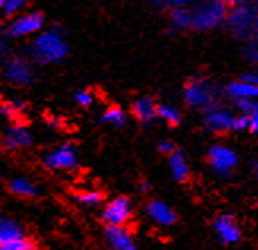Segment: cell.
Returning <instances> with one entry per match:
<instances>
[{
	"mask_svg": "<svg viewBox=\"0 0 258 250\" xmlns=\"http://www.w3.org/2000/svg\"><path fill=\"white\" fill-rule=\"evenodd\" d=\"M69 54V44L59 30H46L33 40L30 46V57L37 64L48 65L63 60Z\"/></svg>",
	"mask_w": 258,
	"mask_h": 250,
	"instance_id": "1",
	"label": "cell"
},
{
	"mask_svg": "<svg viewBox=\"0 0 258 250\" xmlns=\"http://www.w3.org/2000/svg\"><path fill=\"white\" fill-rule=\"evenodd\" d=\"M43 166L49 171H73L78 168V152L72 143H63L43 157Z\"/></svg>",
	"mask_w": 258,
	"mask_h": 250,
	"instance_id": "2",
	"label": "cell"
},
{
	"mask_svg": "<svg viewBox=\"0 0 258 250\" xmlns=\"http://www.w3.org/2000/svg\"><path fill=\"white\" fill-rule=\"evenodd\" d=\"M225 18V5L220 0H205L192 11V27L208 30L216 27Z\"/></svg>",
	"mask_w": 258,
	"mask_h": 250,
	"instance_id": "3",
	"label": "cell"
},
{
	"mask_svg": "<svg viewBox=\"0 0 258 250\" xmlns=\"http://www.w3.org/2000/svg\"><path fill=\"white\" fill-rule=\"evenodd\" d=\"M132 201L124 195H119L103 206L102 220L105 222L106 226H127L128 220L132 219Z\"/></svg>",
	"mask_w": 258,
	"mask_h": 250,
	"instance_id": "4",
	"label": "cell"
},
{
	"mask_svg": "<svg viewBox=\"0 0 258 250\" xmlns=\"http://www.w3.org/2000/svg\"><path fill=\"white\" fill-rule=\"evenodd\" d=\"M185 101L194 108L206 109L211 108L214 103V90L211 84L203 81V79H194L184 89Z\"/></svg>",
	"mask_w": 258,
	"mask_h": 250,
	"instance_id": "5",
	"label": "cell"
},
{
	"mask_svg": "<svg viewBox=\"0 0 258 250\" xmlns=\"http://www.w3.org/2000/svg\"><path fill=\"white\" fill-rule=\"evenodd\" d=\"M208 160L211 168L220 176H228L234 166L238 165V155L230 147L225 146H212L208 154Z\"/></svg>",
	"mask_w": 258,
	"mask_h": 250,
	"instance_id": "6",
	"label": "cell"
},
{
	"mask_svg": "<svg viewBox=\"0 0 258 250\" xmlns=\"http://www.w3.org/2000/svg\"><path fill=\"white\" fill-rule=\"evenodd\" d=\"M4 76L15 86H29L35 79L30 64L22 57H11L4 67Z\"/></svg>",
	"mask_w": 258,
	"mask_h": 250,
	"instance_id": "7",
	"label": "cell"
},
{
	"mask_svg": "<svg viewBox=\"0 0 258 250\" xmlns=\"http://www.w3.org/2000/svg\"><path fill=\"white\" fill-rule=\"evenodd\" d=\"M44 26V18L41 13H26L18 16L8 27V35L13 38L29 37L38 33Z\"/></svg>",
	"mask_w": 258,
	"mask_h": 250,
	"instance_id": "8",
	"label": "cell"
},
{
	"mask_svg": "<svg viewBox=\"0 0 258 250\" xmlns=\"http://www.w3.org/2000/svg\"><path fill=\"white\" fill-rule=\"evenodd\" d=\"M2 144L8 151L27 149L33 144V135L24 123H13L5 130L2 136Z\"/></svg>",
	"mask_w": 258,
	"mask_h": 250,
	"instance_id": "9",
	"label": "cell"
},
{
	"mask_svg": "<svg viewBox=\"0 0 258 250\" xmlns=\"http://www.w3.org/2000/svg\"><path fill=\"white\" fill-rule=\"evenodd\" d=\"M230 27L238 37H247L250 27L255 22V11L250 5L239 4L238 8H234L230 15Z\"/></svg>",
	"mask_w": 258,
	"mask_h": 250,
	"instance_id": "10",
	"label": "cell"
},
{
	"mask_svg": "<svg viewBox=\"0 0 258 250\" xmlns=\"http://www.w3.org/2000/svg\"><path fill=\"white\" fill-rule=\"evenodd\" d=\"M105 239L111 250H140L127 226H106Z\"/></svg>",
	"mask_w": 258,
	"mask_h": 250,
	"instance_id": "11",
	"label": "cell"
},
{
	"mask_svg": "<svg viewBox=\"0 0 258 250\" xmlns=\"http://www.w3.org/2000/svg\"><path fill=\"white\" fill-rule=\"evenodd\" d=\"M146 215L159 226H171L177 222L174 209L162 200H151L146 204Z\"/></svg>",
	"mask_w": 258,
	"mask_h": 250,
	"instance_id": "12",
	"label": "cell"
},
{
	"mask_svg": "<svg viewBox=\"0 0 258 250\" xmlns=\"http://www.w3.org/2000/svg\"><path fill=\"white\" fill-rule=\"evenodd\" d=\"M214 230L222 242L236 244L241 239V228L236 223V219L230 214H222L214 222Z\"/></svg>",
	"mask_w": 258,
	"mask_h": 250,
	"instance_id": "13",
	"label": "cell"
},
{
	"mask_svg": "<svg viewBox=\"0 0 258 250\" xmlns=\"http://www.w3.org/2000/svg\"><path fill=\"white\" fill-rule=\"evenodd\" d=\"M233 119L225 109H211L205 117V127L212 133H225L233 130Z\"/></svg>",
	"mask_w": 258,
	"mask_h": 250,
	"instance_id": "14",
	"label": "cell"
},
{
	"mask_svg": "<svg viewBox=\"0 0 258 250\" xmlns=\"http://www.w3.org/2000/svg\"><path fill=\"white\" fill-rule=\"evenodd\" d=\"M132 114L141 123H152L157 119V105L149 97H141L132 103Z\"/></svg>",
	"mask_w": 258,
	"mask_h": 250,
	"instance_id": "15",
	"label": "cell"
},
{
	"mask_svg": "<svg viewBox=\"0 0 258 250\" xmlns=\"http://www.w3.org/2000/svg\"><path fill=\"white\" fill-rule=\"evenodd\" d=\"M168 165H170V171L174 180H177V182H185V180H188L190 166H188L185 155L181 151L174 149L168 155Z\"/></svg>",
	"mask_w": 258,
	"mask_h": 250,
	"instance_id": "16",
	"label": "cell"
},
{
	"mask_svg": "<svg viewBox=\"0 0 258 250\" xmlns=\"http://www.w3.org/2000/svg\"><path fill=\"white\" fill-rule=\"evenodd\" d=\"M8 190L19 198H37L40 195L38 185L27 177H15L8 182Z\"/></svg>",
	"mask_w": 258,
	"mask_h": 250,
	"instance_id": "17",
	"label": "cell"
},
{
	"mask_svg": "<svg viewBox=\"0 0 258 250\" xmlns=\"http://www.w3.org/2000/svg\"><path fill=\"white\" fill-rule=\"evenodd\" d=\"M22 236H26L24 228L18 220L7 217V215H0V244Z\"/></svg>",
	"mask_w": 258,
	"mask_h": 250,
	"instance_id": "18",
	"label": "cell"
},
{
	"mask_svg": "<svg viewBox=\"0 0 258 250\" xmlns=\"http://www.w3.org/2000/svg\"><path fill=\"white\" fill-rule=\"evenodd\" d=\"M227 92L234 100H255L258 98V86L247 81L231 83L227 87Z\"/></svg>",
	"mask_w": 258,
	"mask_h": 250,
	"instance_id": "19",
	"label": "cell"
},
{
	"mask_svg": "<svg viewBox=\"0 0 258 250\" xmlns=\"http://www.w3.org/2000/svg\"><path fill=\"white\" fill-rule=\"evenodd\" d=\"M73 200L84 208H97L103 203V193L95 189H89V190L75 193Z\"/></svg>",
	"mask_w": 258,
	"mask_h": 250,
	"instance_id": "20",
	"label": "cell"
},
{
	"mask_svg": "<svg viewBox=\"0 0 258 250\" xmlns=\"http://www.w3.org/2000/svg\"><path fill=\"white\" fill-rule=\"evenodd\" d=\"M102 122L109 127H124L127 123V112L119 106H109L102 114Z\"/></svg>",
	"mask_w": 258,
	"mask_h": 250,
	"instance_id": "21",
	"label": "cell"
},
{
	"mask_svg": "<svg viewBox=\"0 0 258 250\" xmlns=\"http://www.w3.org/2000/svg\"><path fill=\"white\" fill-rule=\"evenodd\" d=\"M24 111H26V103L22 100L15 98L8 101H0V114L10 120H15Z\"/></svg>",
	"mask_w": 258,
	"mask_h": 250,
	"instance_id": "22",
	"label": "cell"
},
{
	"mask_svg": "<svg viewBox=\"0 0 258 250\" xmlns=\"http://www.w3.org/2000/svg\"><path fill=\"white\" fill-rule=\"evenodd\" d=\"M157 117L166 122L168 125H177L181 122V112L174 106L170 105H159L157 106Z\"/></svg>",
	"mask_w": 258,
	"mask_h": 250,
	"instance_id": "23",
	"label": "cell"
},
{
	"mask_svg": "<svg viewBox=\"0 0 258 250\" xmlns=\"http://www.w3.org/2000/svg\"><path fill=\"white\" fill-rule=\"evenodd\" d=\"M0 250H38V248H37V244L32 239L22 236V237H16V239L0 244Z\"/></svg>",
	"mask_w": 258,
	"mask_h": 250,
	"instance_id": "24",
	"label": "cell"
},
{
	"mask_svg": "<svg viewBox=\"0 0 258 250\" xmlns=\"http://www.w3.org/2000/svg\"><path fill=\"white\" fill-rule=\"evenodd\" d=\"M171 21L177 29H188L192 27V13L185 8H176L171 13Z\"/></svg>",
	"mask_w": 258,
	"mask_h": 250,
	"instance_id": "25",
	"label": "cell"
},
{
	"mask_svg": "<svg viewBox=\"0 0 258 250\" xmlns=\"http://www.w3.org/2000/svg\"><path fill=\"white\" fill-rule=\"evenodd\" d=\"M94 100H95V97L91 90H78V92L75 94L76 105L81 106V108H89L94 103Z\"/></svg>",
	"mask_w": 258,
	"mask_h": 250,
	"instance_id": "26",
	"label": "cell"
},
{
	"mask_svg": "<svg viewBox=\"0 0 258 250\" xmlns=\"http://www.w3.org/2000/svg\"><path fill=\"white\" fill-rule=\"evenodd\" d=\"M26 4H27V0H7L5 8H4V15L5 16L15 15V13H18L19 10L24 8Z\"/></svg>",
	"mask_w": 258,
	"mask_h": 250,
	"instance_id": "27",
	"label": "cell"
},
{
	"mask_svg": "<svg viewBox=\"0 0 258 250\" xmlns=\"http://www.w3.org/2000/svg\"><path fill=\"white\" fill-rule=\"evenodd\" d=\"M249 129L253 132V133H258V103L253 105V108L249 111Z\"/></svg>",
	"mask_w": 258,
	"mask_h": 250,
	"instance_id": "28",
	"label": "cell"
},
{
	"mask_svg": "<svg viewBox=\"0 0 258 250\" xmlns=\"http://www.w3.org/2000/svg\"><path fill=\"white\" fill-rule=\"evenodd\" d=\"M249 129V117L247 114H242L233 119V130H245Z\"/></svg>",
	"mask_w": 258,
	"mask_h": 250,
	"instance_id": "29",
	"label": "cell"
},
{
	"mask_svg": "<svg viewBox=\"0 0 258 250\" xmlns=\"http://www.w3.org/2000/svg\"><path fill=\"white\" fill-rule=\"evenodd\" d=\"M174 149H176L174 144H173L171 141H168V140H165V141H162V143L159 144V151H160L162 154H166V155H170Z\"/></svg>",
	"mask_w": 258,
	"mask_h": 250,
	"instance_id": "30",
	"label": "cell"
},
{
	"mask_svg": "<svg viewBox=\"0 0 258 250\" xmlns=\"http://www.w3.org/2000/svg\"><path fill=\"white\" fill-rule=\"evenodd\" d=\"M242 81H247V83H252V84H256V86H258V72H253V73L244 75Z\"/></svg>",
	"mask_w": 258,
	"mask_h": 250,
	"instance_id": "31",
	"label": "cell"
},
{
	"mask_svg": "<svg viewBox=\"0 0 258 250\" xmlns=\"http://www.w3.org/2000/svg\"><path fill=\"white\" fill-rule=\"evenodd\" d=\"M138 190L141 193H148L151 190V184L148 182V180H141V182L138 184Z\"/></svg>",
	"mask_w": 258,
	"mask_h": 250,
	"instance_id": "32",
	"label": "cell"
},
{
	"mask_svg": "<svg viewBox=\"0 0 258 250\" xmlns=\"http://www.w3.org/2000/svg\"><path fill=\"white\" fill-rule=\"evenodd\" d=\"M7 48H8L7 40H5V37H2V33H0V55L7 52Z\"/></svg>",
	"mask_w": 258,
	"mask_h": 250,
	"instance_id": "33",
	"label": "cell"
},
{
	"mask_svg": "<svg viewBox=\"0 0 258 250\" xmlns=\"http://www.w3.org/2000/svg\"><path fill=\"white\" fill-rule=\"evenodd\" d=\"M220 2L227 7V5H239L242 0H220Z\"/></svg>",
	"mask_w": 258,
	"mask_h": 250,
	"instance_id": "34",
	"label": "cell"
},
{
	"mask_svg": "<svg viewBox=\"0 0 258 250\" xmlns=\"http://www.w3.org/2000/svg\"><path fill=\"white\" fill-rule=\"evenodd\" d=\"M250 57H252V59H253V60H255V62L258 64V49H253V51H252Z\"/></svg>",
	"mask_w": 258,
	"mask_h": 250,
	"instance_id": "35",
	"label": "cell"
},
{
	"mask_svg": "<svg viewBox=\"0 0 258 250\" xmlns=\"http://www.w3.org/2000/svg\"><path fill=\"white\" fill-rule=\"evenodd\" d=\"M7 0H0V13H4V8H5Z\"/></svg>",
	"mask_w": 258,
	"mask_h": 250,
	"instance_id": "36",
	"label": "cell"
},
{
	"mask_svg": "<svg viewBox=\"0 0 258 250\" xmlns=\"http://www.w3.org/2000/svg\"><path fill=\"white\" fill-rule=\"evenodd\" d=\"M170 2L177 4V5H182V4H185V2H187V0H170Z\"/></svg>",
	"mask_w": 258,
	"mask_h": 250,
	"instance_id": "37",
	"label": "cell"
},
{
	"mask_svg": "<svg viewBox=\"0 0 258 250\" xmlns=\"http://www.w3.org/2000/svg\"><path fill=\"white\" fill-rule=\"evenodd\" d=\"M255 27L258 29V11H255Z\"/></svg>",
	"mask_w": 258,
	"mask_h": 250,
	"instance_id": "38",
	"label": "cell"
},
{
	"mask_svg": "<svg viewBox=\"0 0 258 250\" xmlns=\"http://www.w3.org/2000/svg\"><path fill=\"white\" fill-rule=\"evenodd\" d=\"M149 2H152V4H155V5H159V4L163 2V0H149Z\"/></svg>",
	"mask_w": 258,
	"mask_h": 250,
	"instance_id": "39",
	"label": "cell"
},
{
	"mask_svg": "<svg viewBox=\"0 0 258 250\" xmlns=\"http://www.w3.org/2000/svg\"><path fill=\"white\" fill-rule=\"evenodd\" d=\"M255 176L258 177V162L255 163Z\"/></svg>",
	"mask_w": 258,
	"mask_h": 250,
	"instance_id": "40",
	"label": "cell"
}]
</instances>
